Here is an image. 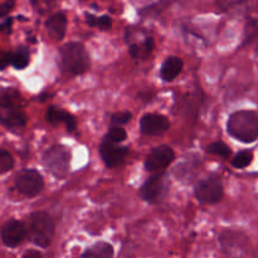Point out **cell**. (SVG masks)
I'll list each match as a JSON object with an SVG mask.
<instances>
[{
  "instance_id": "cell-1",
  "label": "cell",
  "mask_w": 258,
  "mask_h": 258,
  "mask_svg": "<svg viewBox=\"0 0 258 258\" xmlns=\"http://www.w3.org/2000/svg\"><path fill=\"white\" fill-rule=\"evenodd\" d=\"M227 131L242 143H254L258 138V115L256 111L242 110L232 113L227 122Z\"/></svg>"
},
{
  "instance_id": "cell-2",
  "label": "cell",
  "mask_w": 258,
  "mask_h": 258,
  "mask_svg": "<svg viewBox=\"0 0 258 258\" xmlns=\"http://www.w3.org/2000/svg\"><path fill=\"white\" fill-rule=\"evenodd\" d=\"M62 67L71 75H82L90 68V55L85 45L77 42H71L60 48Z\"/></svg>"
},
{
  "instance_id": "cell-3",
  "label": "cell",
  "mask_w": 258,
  "mask_h": 258,
  "mask_svg": "<svg viewBox=\"0 0 258 258\" xmlns=\"http://www.w3.org/2000/svg\"><path fill=\"white\" fill-rule=\"evenodd\" d=\"M53 233H54V222L49 214L45 212H37L30 216L27 236L33 243L42 248H47L50 244Z\"/></svg>"
},
{
  "instance_id": "cell-4",
  "label": "cell",
  "mask_w": 258,
  "mask_h": 258,
  "mask_svg": "<svg viewBox=\"0 0 258 258\" xmlns=\"http://www.w3.org/2000/svg\"><path fill=\"white\" fill-rule=\"evenodd\" d=\"M43 165L53 176L64 178L70 170L71 151L63 145H53L43 154Z\"/></svg>"
},
{
  "instance_id": "cell-5",
  "label": "cell",
  "mask_w": 258,
  "mask_h": 258,
  "mask_svg": "<svg viewBox=\"0 0 258 258\" xmlns=\"http://www.w3.org/2000/svg\"><path fill=\"white\" fill-rule=\"evenodd\" d=\"M15 186L23 196L33 198L42 191L44 181L34 169H23L15 176Z\"/></svg>"
},
{
  "instance_id": "cell-6",
  "label": "cell",
  "mask_w": 258,
  "mask_h": 258,
  "mask_svg": "<svg viewBox=\"0 0 258 258\" xmlns=\"http://www.w3.org/2000/svg\"><path fill=\"white\" fill-rule=\"evenodd\" d=\"M196 198L203 204H214L223 198V185L219 178H208L196 186Z\"/></svg>"
},
{
  "instance_id": "cell-7",
  "label": "cell",
  "mask_w": 258,
  "mask_h": 258,
  "mask_svg": "<svg viewBox=\"0 0 258 258\" xmlns=\"http://www.w3.org/2000/svg\"><path fill=\"white\" fill-rule=\"evenodd\" d=\"M174 151L170 146L160 145L150 151L145 160V169L148 171H158L170 165L174 160Z\"/></svg>"
},
{
  "instance_id": "cell-8",
  "label": "cell",
  "mask_w": 258,
  "mask_h": 258,
  "mask_svg": "<svg viewBox=\"0 0 258 258\" xmlns=\"http://www.w3.org/2000/svg\"><path fill=\"white\" fill-rule=\"evenodd\" d=\"M166 181L164 174H155L144 183L140 189V197L145 202L155 203L165 194Z\"/></svg>"
},
{
  "instance_id": "cell-9",
  "label": "cell",
  "mask_w": 258,
  "mask_h": 258,
  "mask_svg": "<svg viewBox=\"0 0 258 258\" xmlns=\"http://www.w3.org/2000/svg\"><path fill=\"white\" fill-rule=\"evenodd\" d=\"M127 153V148L118 146L117 144L111 143L107 139H103L100 145V154L107 168H116V166L121 165L125 161Z\"/></svg>"
},
{
  "instance_id": "cell-10",
  "label": "cell",
  "mask_w": 258,
  "mask_h": 258,
  "mask_svg": "<svg viewBox=\"0 0 258 258\" xmlns=\"http://www.w3.org/2000/svg\"><path fill=\"white\" fill-rule=\"evenodd\" d=\"M140 128L144 135H163L170 128V121L168 117L159 113H146L141 117Z\"/></svg>"
},
{
  "instance_id": "cell-11",
  "label": "cell",
  "mask_w": 258,
  "mask_h": 258,
  "mask_svg": "<svg viewBox=\"0 0 258 258\" xmlns=\"http://www.w3.org/2000/svg\"><path fill=\"white\" fill-rule=\"evenodd\" d=\"M27 236L25 224L17 219H10L2 228V241L7 247L14 248L19 246Z\"/></svg>"
},
{
  "instance_id": "cell-12",
  "label": "cell",
  "mask_w": 258,
  "mask_h": 258,
  "mask_svg": "<svg viewBox=\"0 0 258 258\" xmlns=\"http://www.w3.org/2000/svg\"><path fill=\"white\" fill-rule=\"evenodd\" d=\"M45 28L53 39H63L66 35V30H67V18L63 13H57L48 18L45 22Z\"/></svg>"
},
{
  "instance_id": "cell-13",
  "label": "cell",
  "mask_w": 258,
  "mask_h": 258,
  "mask_svg": "<svg viewBox=\"0 0 258 258\" xmlns=\"http://www.w3.org/2000/svg\"><path fill=\"white\" fill-rule=\"evenodd\" d=\"M45 118L50 123H64V126L70 133L75 131L76 126H77L76 118L70 112L62 110V108L53 107V106L48 108L47 113H45Z\"/></svg>"
},
{
  "instance_id": "cell-14",
  "label": "cell",
  "mask_w": 258,
  "mask_h": 258,
  "mask_svg": "<svg viewBox=\"0 0 258 258\" xmlns=\"http://www.w3.org/2000/svg\"><path fill=\"white\" fill-rule=\"evenodd\" d=\"M0 122L8 128H19L27 123V116L18 108H8L0 113Z\"/></svg>"
},
{
  "instance_id": "cell-15",
  "label": "cell",
  "mask_w": 258,
  "mask_h": 258,
  "mask_svg": "<svg viewBox=\"0 0 258 258\" xmlns=\"http://www.w3.org/2000/svg\"><path fill=\"white\" fill-rule=\"evenodd\" d=\"M181 70H183V60L179 57H171L166 58L165 62L163 63L160 70V77L161 80L165 82H170V81L175 80L179 75H180Z\"/></svg>"
},
{
  "instance_id": "cell-16",
  "label": "cell",
  "mask_w": 258,
  "mask_h": 258,
  "mask_svg": "<svg viewBox=\"0 0 258 258\" xmlns=\"http://www.w3.org/2000/svg\"><path fill=\"white\" fill-rule=\"evenodd\" d=\"M81 258H113V247L107 242H97L88 247Z\"/></svg>"
},
{
  "instance_id": "cell-17",
  "label": "cell",
  "mask_w": 258,
  "mask_h": 258,
  "mask_svg": "<svg viewBox=\"0 0 258 258\" xmlns=\"http://www.w3.org/2000/svg\"><path fill=\"white\" fill-rule=\"evenodd\" d=\"M20 95L15 88H4L0 90V108L8 110V108H14L15 105L19 101Z\"/></svg>"
},
{
  "instance_id": "cell-18",
  "label": "cell",
  "mask_w": 258,
  "mask_h": 258,
  "mask_svg": "<svg viewBox=\"0 0 258 258\" xmlns=\"http://www.w3.org/2000/svg\"><path fill=\"white\" fill-rule=\"evenodd\" d=\"M10 64L15 68V70H24L28 64H29V53L28 49L24 47H20L19 49L12 54V63Z\"/></svg>"
},
{
  "instance_id": "cell-19",
  "label": "cell",
  "mask_w": 258,
  "mask_h": 258,
  "mask_svg": "<svg viewBox=\"0 0 258 258\" xmlns=\"http://www.w3.org/2000/svg\"><path fill=\"white\" fill-rule=\"evenodd\" d=\"M252 160H253V154L248 150L241 151V153L237 154L234 156V159L232 160V166L236 169H244L248 165H251Z\"/></svg>"
},
{
  "instance_id": "cell-20",
  "label": "cell",
  "mask_w": 258,
  "mask_h": 258,
  "mask_svg": "<svg viewBox=\"0 0 258 258\" xmlns=\"http://www.w3.org/2000/svg\"><path fill=\"white\" fill-rule=\"evenodd\" d=\"M206 151L209 154H214V155L221 156V158L223 159H228L232 154L231 149H229L226 144L222 143V141H218V143H213L211 144V145H208L207 146Z\"/></svg>"
},
{
  "instance_id": "cell-21",
  "label": "cell",
  "mask_w": 258,
  "mask_h": 258,
  "mask_svg": "<svg viewBox=\"0 0 258 258\" xmlns=\"http://www.w3.org/2000/svg\"><path fill=\"white\" fill-rule=\"evenodd\" d=\"M13 166H14L13 156L8 151L0 149V174H4L7 171L12 170Z\"/></svg>"
},
{
  "instance_id": "cell-22",
  "label": "cell",
  "mask_w": 258,
  "mask_h": 258,
  "mask_svg": "<svg viewBox=\"0 0 258 258\" xmlns=\"http://www.w3.org/2000/svg\"><path fill=\"white\" fill-rule=\"evenodd\" d=\"M126 136H127V134H126V131L123 128L118 127V126H113V127L110 128V131H108L107 136L105 139H107L111 143L117 144L125 140Z\"/></svg>"
},
{
  "instance_id": "cell-23",
  "label": "cell",
  "mask_w": 258,
  "mask_h": 258,
  "mask_svg": "<svg viewBox=\"0 0 258 258\" xmlns=\"http://www.w3.org/2000/svg\"><path fill=\"white\" fill-rule=\"evenodd\" d=\"M131 117H133V115H131V112H128V111H122V112L115 113V115H112V117H111L112 127L113 126L125 125V123H127L128 121L131 120Z\"/></svg>"
},
{
  "instance_id": "cell-24",
  "label": "cell",
  "mask_w": 258,
  "mask_h": 258,
  "mask_svg": "<svg viewBox=\"0 0 258 258\" xmlns=\"http://www.w3.org/2000/svg\"><path fill=\"white\" fill-rule=\"evenodd\" d=\"M96 25H97L101 30H108L112 27V19H111L108 15H102V17H100L97 19Z\"/></svg>"
},
{
  "instance_id": "cell-25",
  "label": "cell",
  "mask_w": 258,
  "mask_h": 258,
  "mask_svg": "<svg viewBox=\"0 0 258 258\" xmlns=\"http://www.w3.org/2000/svg\"><path fill=\"white\" fill-rule=\"evenodd\" d=\"M14 5V0H7V2H4L3 4H0V18L7 17V15L13 10Z\"/></svg>"
},
{
  "instance_id": "cell-26",
  "label": "cell",
  "mask_w": 258,
  "mask_h": 258,
  "mask_svg": "<svg viewBox=\"0 0 258 258\" xmlns=\"http://www.w3.org/2000/svg\"><path fill=\"white\" fill-rule=\"evenodd\" d=\"M246 0H219V5H221L222 9L224 10H228L232 9V8H236L237 5H241Z\"/></svg>"
},
{
  "instance_id": "cell-27",
  "label": "cell",
  "mask_w": 258,
  "mask_h": 258,
  "mask_svg": "<svg viewBox=\"0 0 258 258\" xmlns=\"http://www.w3.org/2000/svg\"><path fill=\"white\" fill-rule=\"evenodd\" d=\"M12 63V53H7L0 58V71L5 70Z\"/></svg>"
},
{
  "instance_id": "cell-28",
  "label": "cell",
  "mask_w": 258,
  "mask_h": 258,
  "mask_svg": "<svg viewBox=\"0 0 258 258\" xmlns=\"http://www.w3.org/2000/svg\"><path fill=\"white\" fill-rule=\"evenodd\" d=\"M22 258H43V254L37 249H28L23 253Z\"/></svg>"
},
{
  "instance_id": "cell-29",
  "label": "cell",
  "mask_w": 258,
  "mask_h": 258,
  "mask_svg": "<svg viewBox=\"0 0 258 258\" xmlns=\"http://www.w3.org/2000/svg\"><path fill=\"white\" fill-rule=\"evenodd\" d=\"M154 47H155V42H154V39H153V38H148V39L145 40V43H144V48H145V52L150 53L151 50L154 49Z\"/></svg>"
},
{
  "instance_id": "cell-30",
  "label": "cell",
  "mask_w": 258,
  "mask_h": 258,
  "mask_svg": "<svg viewBox=\"0 0 258 258\" xmlns=\"http://www.w3.org/2000/svg\"><path fill=\"white\" fill-rule=\"evenodd\" d=\"M86 22H87V24L90 25V27H96V23H97V18L95 17V15L92 14H86Z\"/></svg>"
},
{
  "instance_id": "cell-31",
  "label": "cell",
  "mask_w": 258,
  "mask_h": 258,
  "mask_svg": "<svg viewBox=\"0 0 258 258\" xmlns=\"http://www.w3.org/2000/svg\"><path fill=\"white\" fill-rule=\"evenodd\" d=\"M128 52H130L131 57L133 58H138L139 57V53H140V50H139V47L136 44H131L130 48H128Z\"/></svg>"
},
{
  "instance_id": "cell-32",
  "label": "cell",
  "mask_w": 258,
  "mask_h": 258,
  "mask_svg": "<svg viewBox=\"0 0 258 258\" xmlns=\"http://www.w3.org/2000/svg\"><path fill=\"white\" fill-rule=\"evenodd\" d=\"M12 22H13L12 18H8L3 24H0V30H5V29L10 30V28H12Z\"/></svg>"
},
{
  "instance_id": "cell-33",
  "label": "cell",
  "mask_w": 258,
  "mask_h": 258,
  "mask_svg": "<svg viewBox=\"0 0 258 258\" xmlns=\"http://www.w3.org/2000/svg\"><path fill=\"white\" fill-rule=\"evenodd\" d=\"M30 3H32V5H35L37 4V0H30Z\"/></svg>"
}]
</instances>
